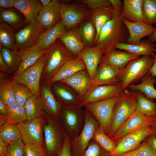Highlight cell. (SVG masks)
Returning a JSON list of instances; mask_svg holds the SVG:
<instances>
[{
  "label": "cell",
  "mask_w": 156,
  "mask_h": 156,
  "mask_svg": "<svg viewBox=\"0 0 156 156\" xmlns=\"http://www.w3.org/2000/svg\"><path fill=\"white\" fill-rule=\"evenodd\" d=\"M8 144L0 139V155L4 153H6Z\"/></svg>",
  "instance_id": "55"
},
{
  "label": "cell",
  "mask_w": 156,
  "mask_h": 156,
  "mask_svg": "<svg viewBox=\"0 0 156 156\" xmlns=\"http://www.w3.org/2000/svg\"><path fill=\"white\" fill-rule=\"evenodd\" d=\"M44 31L36 19L30 21L16 33V51L21 52L35 46Z\"/></svg>",
  "instance_id": "12"
},
{
  "label": "cell",
  "mask_w": 156,
  "mask_h": 156,
  "mask_svg": "<svg viewBox=\"0 0 156 156\" xmlns=\"http://www.w3.org/2000/svg\"><path fill=\"white\" fill-rule=\"evenodd\" d=\"M80 1L86 5L91 11L112 5L110 0H81Z\"/></svg>",
  "instance_id": "49"
},
{
  "label": "cell",
  "mask_w": 156,
  "mask_h": 156,
  "mask_svg": "<svg viewBox=\"0 0 156 156\" xmlns=\"http://www.w3.org/2000/svg\"><path fill=\"white\" fill-rule=\"evenodd\" d=\"M0 139L9 144L17 140H22V135L17 125L5 123L0 125Z\"/></svg>",
  "instance_id": "39"
},
{
  "label": "cell",
  "mask_w": 156,
  "mask_h": 156,
  "mask_svg": "<svg viewBox=\"0 0 156 156\" xmlns=\"http://www.w3.org/2000/svg\"><path fill=\"white\" fill-rule=\"evenodd\" d=\"M154 44L148 40H142L134 44L125 42L117 44L114 48L124 50L131 53L140 55L153 56L155 53L156 49Z\"/></svg>",
  "instance_id": "30"
},
{
  "label": "cell",
  "mask_w": 156,
  "mask_h": 156,
  "mask_svg": "<svg viewBox=\"0 0 156 156\" xmlns=\"http://www.w3.org/2000/svg\"><path fill=\"white\" fill-rule=\"evenodd\" d=\"M142 2L143 0H124L122 19L132 22H143Z\"/></svg>",
  "instance_id": "29"
},
{
  "label": "cell",
  "mask_w": 156,
  "mask_h": 156,
  "mask_svg": "<svg viewBox=\"0 0 156 156\" xmlns=\"http://www.w3.org/2000/svg\"><path fill=\"white\" fill-rule=\"evenodd\" d=\"M120 156H156V154L146 141L135 150Z\"/></svg>",
  "instance_id": "46"
},
{
  "label": "cell",
  "mask_w": 156,
  "mask_h": 156,
  "mask_svg": "<svg viewBox=\"0 0 156 156\" xmlns=\"http://www.w3.org/2000/svg\"><path fill=\"white\" fill-rule=\"evenodd\" d=\"M68 30L61 20L53 27L42 32L35 46L41 50H47L60 36L65 34Z\"/></svg>",
  "instance_id": "24"
},
{
  "label": "cell",
  "mask_w": 156,
  "mask_h": 156,
  "mask_svg": "<svg viewBox=\"0 0 156 156\" xmlns=\"http://www.w3.org/2000/svg\"><path fill=\"white\" fill-rule=\"evenodd\" d=\"M92 139L109 153L116 146V142L107 136L100 126L95 131Z\"/></svg>",
  "instance_id": "42"
},
{
  "label": "cell",
  "mask_w": 156,
  "mask_h": 156,
  "mask_svg": "<svg viewBox=\"0 0 156 156\" xmlns=\"http://www.w3.org/2000/svg\"><path fill=\"white\" fill-rule=\"evenodd\" d=\"M156 83L155 77L148 73L142 79L140 83L131 85L127 88L140 91L144 94L146 97L148 99H156V89L154 86Z\"/></svg>",
  "instance_id": "36"
},
{
  "label": "cell",
  "mask_w": 156,
  "mask_h": 156,
  "mask_svg": "<svg viewBox=\"0 0 156 156\" xmlns=\"http://www.w3.org/2000/svg\"><path fill=\"white\" fill-rule=\"evenodd\" d=\"M120 70L100 61L90 88L119 82L118 77Z\"/></svg>",
  "instance_id": "19"
},
{
  "label": "cell",
  "mask_w": 156,
  "mask_h": 156,
  "mask_svg": "<svg viewBox=\"0 0 156 156\" xmlns=\"http://www.w3.org/2000/svg\"><path fill=\"white\" fill-rule=\"evenodd\" d=\"M154 47H156V43L154 44Z\"/></svg>",
  "instance_id": "61"
},
{
  "label": "cell",
  "mask_w": 156,
  "mask_h": 156,
  "mask_svg": "<svg viewBox=\"0 0 156 156\" xmlns=\"http://www.w3.org/2000/svg\"><path fill=\"white\" fill-rule=\"evenodd\" d=\"M40 1L43 7L48 5L52 1L51 0H40Z\"/></svg>",
  "instance_id": "58"
},
{
  "label": "cell",
  "mask_w": 156,
  "mask_h": 156,
  "mask_svg": "<svg viewBox=\"0 0 156 156\" xmlns=\"http://www.w3.org/2000/svg\"><path fill=\"white\" fill-rule=\"evenodd\" d=\"M47 49L41 50L34 46L21 52L16 51L19 56L20 63L17 70L13 76L20 75L34 65L45 53Z\"/></svg>",
  "instance_id": "26"
},
{
  "label": "cell",
  "mask_w": 156,
  "mask_h": 156,
  "mask_svg": "<svg viewBox=\"0 0 156 156\" xmlns=\"http://www.w3.org/2000/svg\"><path fill=\"white\" fill-rule=\"evenodd\" d=\"M57 39L50 47L48 58L41 80L47 82L66 63L75 58Z\"/></svg>",
  "instance_id": "5"
},
{
  "label": "cell",
  "mask_w": 156,
  "mask_h": 156,
  "mask_svg": "<svg viewBox=\"0 0 156 156\" xmlns=\"http://www.w3.org/2000/svg\"><path fill=\"white\" fill-rule=\"evenodd\" d=\"M79 29L83 42L86 47L94 46L96 30L91 21L89 19L85 21L81 24Z\"/></svg>",
  "instance_id": "40"
},
{
  "label": "cell",
  "mask_w": 156,
  "mask_h": 156,
  "mask_svg": "<svg viewBox=\"0 0 156 156\" xmlns=\"http://www.w3.org/2000/svg\"><path fill=\"white\" fill-rule=\"evenodd\" d=\"M153 127L154 128L155 130V132L154 133L155 135H156V123L155 126L154 127Z\"/></svg>",
  "instance_id": "59"
},
{
  "label": "cell",
  "mask_w": 156,
  "mask_h": 156,
  "mask_svg": "<svg viewBox=\"0 0 156 156\" xmlns=\"http://www.w3.org/2000/svg\"><path fill=\"white\" fill-rule=\"evenodd\" d=\"M44 145L41 144H25L24 156H47Z\"/></svg>",
  "instance_id": "45"
},
{
  "label": "cell",
  "mask_w": 156,
  "mask_h": 156,
  "mask_svg": "<svg viewBox=\"0 0 156 156\" xmlns=\"http://www.w3.org/2000/svg\"><path fill=\"white\" fill-rule=\"evenodd\" d=\"M60 8V1L53 0L40 11L36 19L44 30L53 27L61 20Z\"/></svg>",
  "instance_id": "18"
},
{
  "label": "cell",
  "mask_w": 156,
  "mask_h": 156,
  "mask_svg": "<svg viewBox=\"0 0 156 156\" xmlns=\"http://www.w3.org/2000/svg\"><path fill=\"white\" fill-rule=\"evenodd\" d=\"M147 40L153 43L156 42V30L152 35L148 36Z\"/></svg>",
  "instance_id": "57"
},
{
  "label": "cell",
  "mask_w": 156,
  "mask_h": 156,
  "mask_svg": "<svg viewBox=\"0 0 156 156\" xmlns=\"http://www.w3.org/2000/svg\"><path fill=\"white\" fill-rule=\"evenodd\" d=\"M60 81L71 87L76 91L81 98L91 87L92 81L86 68L80 70L70 76Z\"/></svg>",
  "instance_id": "23"
},
{
  "label": "cell",
  "mask_w": 156,
  "mask_h": 156,
  "mask_svg": "<svg viewBox=\"0 0 156 156\" xmlns=\"http://www.w3.org/2000/svg\"><path fill=\"white\" fill-rule=\"evenodd\" d=\"M140 57L139 55L115 48L108 53L103 55L101 61L118 69L121 70L131 61Z\"/></svg>",
  "instance_id": "25"
},
{
  "label": "cell",
  "mask_w": 156,
  "mask_h": 156,
  "mask_svg": "<svg viewBox=\"0 0 156 156\" xmlns=\"http://www.w3.org/2000/svg\"><path fill=\"white\" fill-rule=\"evenodd\" d=\"M50 48L34 65L20 75L11 77L15 82L27 87L34 94L41 96L40 85L41 77L48 58Z\"/></svg>",
  "instance_id": "7"
},
{
  "label": "cell",
  "mask_w": 156,
  "mask_h": 156,
  "mask_svg": "<svg viewBox=\"0 0 156 156\" xmlns=\"http://www.w3.org/2000/svg\"><path fill=\"white\" fill-rule=\"evenodd\" d=\"M154 60L151 55H144L130 62L121 70L118 78L122 91L138 82L147 74Z\"/></svg>",
  "instance_id": "4"
},
{
  "label": "cell",
  "mask_w": 156,
  "mask_h": 156,
  "mask_svg": "<svg viewBox=\"0 0 156 156\" xmlns=\"http://www.w3.org/2000/svg\"><path fill=\"white\" fill-rule=\"evenodd\" d=\"M114 14L112 5L91 11L89 19L93 24L96 30L95 44L97 41L102 27L105 23L113 18Z\"/></svg>",
  "instance_id": "31"
},
{
  "label": "cell",
  "mask_w": 156,
  "mask_h": 156,
  "mask_svg": "<svg viewBox=\"0 0 156 156\" xmlns=\"http://www.w3.org/2000/svg\"><path fill=\"white\" fill-rule=\"evenodd\" d=\"M53 93L61 106L80 105L81 98L73 88L60 81L51 85Z\"/></svg>",
  "instance_id": "16"
},
{
  "label": "cell",
  "mask_w": 156,
  "mask_h": 156,
  "mask_svg": "<svg viewBox=\"0 0 156 156\" xmlns=\"http://www.w3.org/2000/svg\"><path fill=\"white\" fill-rule=\"evenodd\" d=\"M103 148L96 142L92 139L87 148L81 156H108L109 153H105Z\"/></svg>",
  "instance_id": "47"
},
{
  "label": "cell",
  "mask_w": 156,
  "mask_h": 156,
  "mask_svg": "<svg viewBox=\"0 0 156 156\" xmlns=\"http://www.w3.org/2000/svg\"><path fill=\"white\" fill-rule=\"evenodd\" d=\"M122 21L128 31L129 36L126 43L134 44L146 36H150L156 30V27L143 22H132L125 19Z\"/></svg>",
  "instance_id": "20"
},
{
  "label": "cell",
  "mask_w": 156,
  "mask_h": 156,
  "mask_svg": "<svg viewBox=\"0 0 156 156\" xmlns=\"http://www.w3.org/2000/svg\"><path fill=\"white\" fill-rule=\"evenodd\" d=\"M0 6L5 9L14 8V0H0Z\"/></svg>",
  "instance_id": "52"
},
{
  "label": "cell",
  "mask_w": 156,
  "mask_h": 156,
  "mask_svg": "<svg viewBox=\"0 0 156 156\" xmlns=\"http://www.w3.org/2000/svg\"><path fill=\"white\" fill-rule=\"evenodd\" d=\"M154 128L147 126L128 133L116 142V146L110 156H120L138 148L141 142L155 133Z\"/></svg>",
  "instance_id": "11"
},
{
  "label": "cell",
  "mask_w": 156,
  "mask_h": 156,
  "mask_svg": "<svg viewBox=\"0 0 156 156\" xmlns=\"http://www.w3.org/2000/svg\"><path fill=\"white\" fill-rule=\"evenodd\" d=\"M137 104L136 111L148 116H156L155 104L147 98L143 93L137 91Z\"/></svg>",
  "instance_id": "38"
},
{
  "label": "cell",
  "mask_w": 156,
  "mask_h": 156,
  "mask_svg": "<svg viewBox=\"0 0 156 156\" xmlns=\"http://www.w3.org/2000/svg\"><path fill=\"white\" fill-rule=\"evenodd\" d=\"M0 156H7V155L6 153H4L0 155Z\"/></svg>",
  "instance_id": "60"
},
{
  "label": "cell",
  "mask_w": 156,
  "mask_h": 156,
  "mask_svg": "<svg viewBox=\"0 0 156 156\" xmlns=\"http://www.w3.org/2000/svg\"><path fill=\"white\" fill-rule=\"evenodd\" d=\"M0 72L10 75L12 74L9 67L3 60L1 53H0Z\"/></svg>",
  "instance_id": "51"
},
{
  "label": "cell",
  "mask_w": 156,
  "mask_h": 156,
  "mask_svg": "<svg viewBox=\"0 0 156 156\" xmlns=\"http://www.w3.org/2000/svg\"><path fill=\"white\" fill-rule=\"evenodd\" d=\"M47 156H48V155H47Z\"/></svg>",
  "instance_id": "63"
},
{
  "label": "cell",
  "mask_w": 156,
  "mask_h": 156,
  "mask_svg": "<svg viewBox=\"0 0 156 156\" xmlns=\"http://www.w3.org/2000/svg\"><path fill=\"white\" fill-rule=\"evenodd\" d=\"M84 110L86 120L83 129L79 135L71 141V156H81L83 153L100 126L95 118Z\"/></svg>",
  "instance_id": "10"
},
{
  "label": "cell",
  "mask_w": 156,
  "mask_h": 156,
  "mask_svg": "<svg viewBox=\"0 0 156 156\" xmlns=\"http://www.w3.org/2000/svg\"><path fill=\"white\" fill-rule=\"evenodd\" d=\"M16 32L12 27L0 21V47L16 51Z\"/></svg>",
  "instance_id": "35"
},
{
  "label": "cell",
  "mask_w": 156,
  "mask_h": 156,
  "mask_svg": "<svg viewBox=\"0 0 156 156\" xmlns=\"http://www.w3.org/2000/svg\"><path fill=\"white\" fill-rule=\"evenodd\" d=\"M7 115H0V125L5 123L17 125L27 120V114L24 106L17 103L6 106Z\"/></svg>",
  "instance_id": "32"
},
{
  "label": "cell",
  "mask_w": 156,
  "mask_h": 156,
  "mask_svg": "<svg viewBox=\"0 0 156 156\" xmlns=\"http://www.w3.org/2000/svg\"><path fill=\"white\" fill-rule=\"evenodd\" d=\"M143 22L150 25L156 24V0H143Z\"/></svg>",
  "instance_id": "43"
},
{
  "label": "cell",
  "mask_w": 156,
  "mask_h": 156,
  "mask_svg": "<svg viewBox=\"0 0 156 156\" xmlns=\"http://www.w3.org/2000/svg\"><path fill=\"white\" fill-rule=\"evenodd\" d=\"M147 142L156 154V136L154 133L149 136Z\"/></svg>",
  "instance_id": "53"
},
{
  "label": "cell",
  "mask_w": 156,
  "mask_h": 156,
  "mask_svg": "<svg viewBox=\"0 0 156 156\" xmlns=\"http://www.w3.org/2000/svg\"><path fill=\"white\" fill-rule=\"evenodd\" d=\"M155 106H156V103H155Z\"/></svg>",
  "instance_id": "62"
},
{
  "label": "cell",
  "mask_w": 156,
  "mask_h": 156,
  "mask_svg": "<svg viewBox=\"0 0 156 156\" xmlns=\"http://www.w3.org/2000/svg\"><path fill=\"white\" fill-rule=\"evenodd\" d=\"M119 99V96L114 97L89 103L84 106L95 118L107 135L111 124L114 107Z\"/></svg>",
  "instance_id": "8"
},
{
  "label": "cell",
  "mask_w": 156,
  "mask_h": 156,
  "mask_svg": "<svg viewBox=\"0 0 156 156\" xmlns=\"http://www.w3.org/2000/svg\"><path fill=\"white\" fill-rule=\"evenodd\" d=\"M0 53L4 61L9 67L12 74H14L18 68L20 63L19 55L16 51L0 47Z\"/></svg>",
  "instance_id": "41"
},
{
  "label": "cell",
  "mask_w": 156,
  "mask_h": 156,
  "mask_svg": "<svg viewBox=\"0 0 156 156\" xmlns=\"http://www.w3.org/2000/svg\"><path fill=\"white\" fill-rule=\"evenodd\" d=\"M61 106V120L65 134L72 140L77 137L83 129L85 111L80 105Z\"/></svg>",
  "instance_id": "6"
},
{
  "label": "cell",
  "mask_w": 156,
  "mask_h": 156,
  "mask_svg": "<svg viewBox=\"0 0 156 156\" xmlns=\"http://www.w3.org/2000/svg\"><path fill=\"white\" fill-rule=\"evenodd\" d=\"M0 21L9 25L15 30H19L24 28L27 23L17 11L13 8L0 9Z\"/></svg>",
  "instance_id": "34"
},
{
  "label": "cell",
  "mask_w": 156,
  "mask_h": 156,
  "mask_svg": "<svg viewBox=\"0 0 156 156\" xmlns=\"http://www.w3.org/2000/svg\"><path fill=\"white\" fill-rule=\"evenodd\" d=\"M14 8L24 16L28 24L37 18L43 6L38 0H14Z\"/></svg>",
  "instance_id": "28"
},
{
  "label": "cell",
  "mask_w": 156,
  "mask_h": 156,
  "mask_svg": "<svg viewBox=\"0 0 156 156\" xmlns=\"http://www.w3.org/2000/svg\"><path fill=\"white\" fill-rule=\"evenodd\" d=\"M82 60L78 56L66 63L47 83L51 85L69 77L76 72L86 69Z\"/></svg>",
  "instance_id": "27"
},
{
  "label": "cell",
  "mask_w": 156,
  "mask_h": 156,
  "mask_svg": "<svg viewBox=\"0 0 156 156\" xmlns=\"http://www.w3.org/2000/svg\"><path fill=\"white\" fill-rule=\"evenodd\" d=\"M78 27L68 30L58 38L68 51L75 57L78 56L86 47Z\"/></svg>",
  "instance_id": "21"
},
{
  "label": "cell",
  "mask_w": 156,
  "mask_h": 156,
  "mask_svg": "<svg viewBox=\"0 0 156 156\" xmlns=\"http://www.w3.org/2000/svg\"><path fill=\"white\" fill-rule=\"evenodd\" d=\"M0 115L4 116L7 115L6 106L2 101L0 99Z\"/></svg>",
  "instance_id": "56"
},
{
  "label": "cell",
  "mask_w": 156,
  "mask_h": 156,
  "mask_svg": "<svg viewBox=\"0 0 156 156\" xmlns=\"http://www.w3.org/2000/svg\"><path fill=\"white\" fill-rule=\"evenodd\" d=\"M13 90L16 103L23 106L27 99L34 95L28 87L14 81Z\"/></svg>",
  "instance_id": "44"
},
{
  "label": "cell",
  "mask_w": 156,
  "mask_h": 156,
  "mask_svg": "<svg viewBox=\"0 0 156 156\" xmlns=\"http://www.w3.org/2000/svg\"><path fill=\"white\" fill-rule=\"evenodd\" d=\"M24 107L27 114V120L37 118L44 115L43 103L40 96L33 95L27 99Z\"/></svg>",
  "instance_id": "37"
},
{
  "label": "cell",
  "mask_w": 156,
  "mask_h": 156,
  "mask_svg": "<svg viewBox=\"0 0 156 156\" xmlns=\"http://www.w3.org/2000/svg\"><path fill=\"white\" fill-rule=\"evenodd\" d=\"M137 91H122L114 110L111 124L107 134L112 138L116 131L136 111Z\"/></svg>",
  "instance_id": "2"
},
{
  "label": "cell",
  "mask_w": 156,
  "mask_h": 156,
  "mask_svg": "<svg viewBox=\"0 0 156 156\" xmlns=\"http://www.w3.org/2000/svg\"><path fill=\"white\" fill-rule=\"evenodd\" d=\"M40 89L44 114L61 120V106L53 93L51 85L41 80Z\"/></svg>",
  "instance_id": "17"
},
{
  "label": "cell",
  "mask_w": 156,
  "mask_h": 156,
  "mask_svg": "<svg viewBox=\"0 0 156 156\" xmlns=\"http://www.w3.org/2000/svg\"><path fill=\"white\" fill-rule=\"evenodd\" d=\"M45 117L43 125L44 136V145L47 155L58 156L64 144V130L60 120L44 114Z\"/></svg>",
  "instance_id": "3"
},
{
  "label": "cell",
  "mask_w": 156,
  "mask_h": 156,
  "mask_svg": "<svg viewBox=\"0 0 156 156\" xmlns=\"http://www.w3.org/2000/svg\"><path fill=\"white\" fill-rule=\"evenodd\" d=\"M61 21L69 30L89 19L91 11L80 1L74 3L60 2Z\"/></svg>",
  "instance_id": "9"
},
{
  "label": "cell",
  "mask_w": 156,
  "mask_h": 156,
  "mask_svg": "<svg viewBox=\"0 0 156 156\" xmlns=\"http://www.w3.org/2000/svg\"><path fill=\"white\" fill-rule=\"evenodd\" d=\"M111 1L114 11V16L102 27L95 45L103 51L104 55L115 49L117 44L126 43L129 36L128 30L121 16L123 3L120 0Z\"/></svg>",
  "instance_id": "1"
},
{
  "label": "cell",
  "mask_w": 156,
  "mask_h": 156,
  "mask_svg": "<svg viewBox=\"0 0 156 156\" xmlns=\"http://www.w3.org/2000/svg\"><path fill=\"white\" fill-rule=\"evenodd\" d=\"M152 56L154 58V60L148 73L155 77L156 76V51L155 54Z\"/></svg>",
  "instance_id": "54"
},
{
  "label": "cell",
  "mask_w": 156,
  "mask_h": 156,
  "mask_svg": "<svg viewBox=\"0 0 156 156\" xmlns=\"http://www.w3.org/2000/svg\"><path fill=\"white\" fill-rule=\"evenodd\" d=\"M104 54L103 51L99 47H86L78 56L83 62L90 79L95 76L101 57Z\"/></svg>",
  "instance_id": "22"
},
{
  "label": "cell",
  "mask_w": 156,
  "mask_h": 156,
  "mask_svg": "<svg viewBox=\"0 0 156 156\" xmlns=\"http://www.w3.org/2000/svg\"><path fill=\"white\" fill-rule=\"evenodd\" d=\"M10 75L0 72V99L6 106L16 103L13 90L14 81Z\"/></svg>",
  "instance_id": "33"
},
{
  "label": "cell",
  "mask_w": 156,
  "mask_h": 156,
  "mask_svg": "<svg viewBox=\"0 0 156 156\" xmlns=\"http://www.w3.org/2000/svg\"><path fill=\"white\" fill-rule=\"evenodd\" d=\"M25 144L21 140L14 141L10 143L6 152L7 156H24Z\"/></svg>",
  "instance_id": "48"
},
{
  "label": "cell",
  "mask_w": 156,
  "mask_h": 156,
  "mask_svg": "<svg viewBox=\"0 0 156 156\" xmlns=\"http://www.w3.org/2000/svg\"><path fill=\"white\" fill-rule=\"evenodd\" d=\"M71 139L65 134L64 142L58 156H71Z\"/></svg>",
  "instance_id": "50"
},
{
  "label": "cell",
  "mask_w": 156,
  "mask_h": 156,
  "mask_svg": "<svg viewBox=\"0 0 156 156\" xmlns=\"http://www.w3.org/2000/svg\"><path fill=\"white\" fill-rule=\"evenodd\" d=\"M156 116H145L135 111L116 131L112 139L115 142L127 134L147 126L154 127Z\"/></svg>",
  "instance_id": "13"
},
{
  "label": "cell",
  "mask_w": 156,
  "mask_h": 156,
  "mask_svg": "<svg viewBox=\"0 0 156 156\" xmlns=\"http://www.w3.org/2000/svg\"><path fill=\"white\" fill-rule=\"evenodd\" d=\"M43 116L17 124L21 134L22 140L25 144L34 143L44 144L43 125L44 118Z\"/></svg>",
  "instance_id": "15"
},
{
  "label": "cell",
  "mask_w": 156,
  "mask_h": 156,
  "mask_svg": "<svg viewBox=\"0 0 156 156\" xmlns=\"http://www.w3.org/2000/svg\"><path fill=\"white\" fill-rule=\"evenodd\" d=\"M122 92L120 82L115 84L90 88L81 98L80 105L83 107L89 103L119 96Z\"/></svg>",
  "instance_id": "14"
}]
</instances>
